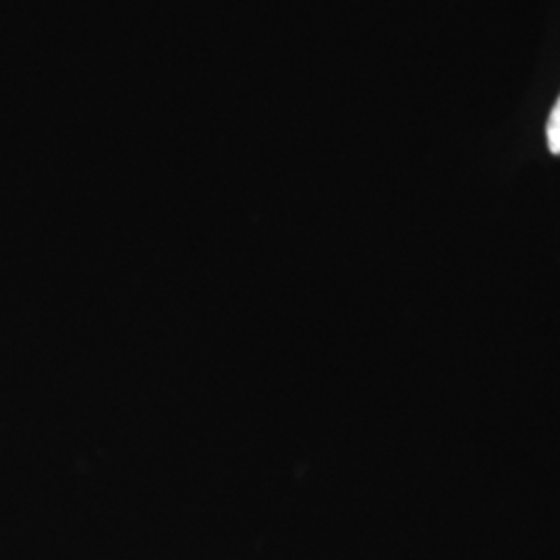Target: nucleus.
<instances>
[{"instance_id":"obj_1","label":"nucleus","mask_w":560,"mask_h":560,"mask_svg":"<svg viewBox=\"0 0 560 560\" xmlns=\"http://www.w3.org/2000/svg\"><path fill=\"white\" fill-rule=\"evenodd\" d=\"M546 136H548V148L552 154H560V98L555 104L548 127H546Z\"/></svg>"}]
</instances>
